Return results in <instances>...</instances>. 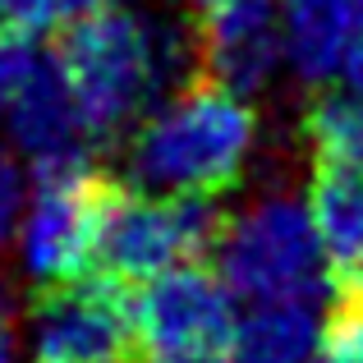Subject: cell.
Wrapping results in <instances>:
<instances>
[{
  "label": "cell",
  "instance_id": "obj_1",
  "mask_svg": "<svg viewBox=\"0 0 363 363\" xmlns=\"http://www.w3.org/2000/svg\"><path fill=\"white\" fill-rule=\"evenodd\" d=\"M198 60V33L143 5H97L65 23L60 65L92 138L111 143L129 133L170 88H179Z\"/></svg>",
  "mask_w": 363,
  "mask_h": 363
},
{
  "label": "cell",
  "instance_id": "obj_2",
  "mask_svg": "<svg viewBox=\"0 0 363 363\" xmlns=\"http://www.w3.org/2000/svg\"><path fill=\"white\" fill-rule=\"evenodd\" d=\"M257 138L262 129L248 92L216 79L179 83L129 129L124 175L157 194L216 198L244 179Z\"/></svg>",
  "mask_w": 363,
  "mask_h": 363
},
{
  "label": "cell",
  "instance_id": "obj_3",
  "mask_svg": "<svg viewBox=\"0 0 363 363\" xmlns=\"http://www.w3.org/2000/svg\"><path fill=\"white\" fill-rule=\"evenodd\" d=\"M216 272L240 303L313 299L331 303L336 267L322 244L313 203L294 189H267L248 198L216 230Z\"/></svg>",
  "mask_w": 363,
  "mask_h": 363
},
{
  "label": "cell",
  "instance_id": "obj_4",
  "mask_svg": "<svg viewBox=\"0 0 363 363\" xmlns=\"http://www.w3.org/2000/svg\"><path fill=\"white\" fill-rule=\"evenodd\" d=\"M106 198H111V189L101 184L92 161L33 170L28 203L18 212V230H14V244L9 248L18 257V272L37 290L79 281L97 262Z\"/></svg>",
  "mask_w": 363,
  "mask_h": 363
},
{
  "label": "cell",
  "instance_id": "obj_5",
  "mask_svg": "<svg viewBox=\"0 0 363 363\" xmlns=\"http://www.w3.org/2000/svg\"><path fill=\"white\" fill-rule=\"evenodd\" d=\"M216 207L212 198H184V194H157V189L129 184L124 194L106 198L101 212V240L97 262L111 281H147L170 267L198 262L216 244Z\"/></svg>",
  "mask_w": 363,
  "mask_h": 363
},
{
  "label": "cell",
  "instance_id": "obj_6",
  "mask_svg": "<svg viewBox=\"0 0 363 363\" xmlns=\"http://www.w3.org/2000/svg\"><path fill=\"white\" fill-rule=\"evenodd\" d=\"M129 308L138 345L166 359H221L240 318V299L230 294V285L203 262H184L138 281Z\"/></svg>",
  "mask_w": 363,
  "mask_h": 363
},
{
  "label": "cell",
  "instance_id": "obj_7",
  "mask_svg": "<svg viewBox=\"0 0 363 363\" xmlns=\"http://www.w3.org/2000/svg\"><path fill=\"white\" fill-rule=\"evenodd\" d=\"M133 308L111 281L46 285L23 322V363H129Z\"/></svg>",
  "mask_w": 363,
  "mask_h": 363
},
{
  "label": "cell",
  "instance_id": "obj_8",
  "mask_svg": "<svg viewBox=\"0 0 363 363\" xmlns=\"http://www.w3.org/2000/svg\"><path fill=\"white\" fill-rule=\"evenodd\" d=\"M198 65L207 79L240 92H262L285 74L281 0H240L198 14Z\"/></svg>",
  "mask_w": 363,
  "mask_h": 363
},
{
  "label": "cell",
  "instance_id": "obj_9",
  "mask_svg": "<svg viewBox=\"0 0 363 363\" xmlns=\"http://www.w3.org/2000/svg\"><path fill=\"white\" fill-rule=\"evenodd\" d=\"M0 133L14 143V152L33 170L79 166V161H92V147H97V138H92L88 120H83L79 101H74L60 65H55V55L23 88V97L0 116Z\"/></svg>",
  "mask_w": 363,
  "mask_h": 363
},
{
  "label": "cell",
  "instance_id": "obj_10",
  "mask_svg": "<svg viewBox=\"0 0 363 363\" xmlns=\"http://www.w3.org/2000/svg\"><path fill=\"white\" fill-rule=\"evenodd\" d=\"M327 336V303L276 299L240 303L235 331L225 340V363H313Z\"/></svg>",
  "mask_w": 363,
  "mask_h": 363
},
{
  "label": "cell",
  "instance_id": "obj_11",
  "mask_svg": "<svg viewBox=\"0 0 363 363\" xmlns=\"http://www.w3.org/2000/svg\"><path fill=\"white\" fill-rule=\"evenodd\" d=\"M354 5L359 0H281L285 74L299 88H327L340 79Z\"/></svg>",
  "mask_w": 363,
  "mask_h": 363
},
{
  "label": "cell",
  "instance_id": "obj_12",
  "mask_svg": "<svg viewBox=\"0 0 363 363\" xmlns=\"http://www.w3.org/2000/svg\"><path fill=\"white\" fill-rule=\"evenodd\" d=\"M308 203L336 281L363 294V166H313Z\"/></svg>",
  "mask_w": 363,
  "mask_h": 363
},
{
  "label": "cell",
  "instance_id": "obj_13",
  "mask_svg": "<svg viewBox=\"0 0 363 363\" xmlns=\"http://www.w3.org/2000/svg\"><path fill=\"white\" fill-rule=\"evenodd\" d=\"M313 166H363V92L340 88L313 101L303 120Z\"/></svg>",
  "mask_w": 363,
  "mask_h": 363
},
{
  "label": "cell",
  "instance_id": "obj_14",
  "mask_svg": "<svg viewBox=\"0 0 363 363\" xmlns=\"http://www.w3.org/2000/svg\"><path fill=\"white\" fill-rule=\"evenodd\" d=\"M51 65V51H42L33 33L18 28H0V116L23 97V88Z\"/></svg>",
  "mask_w": 363,
  "mask_h": 363
},
{
  "label": "cell",
  "instance_id": "obj_15",
  "mask_svg": "<svg viewBox=\"0 0 363 363\" xmlns=\"http://www.w3.org/2000/svg\"><path fill=\"white\" fill-rule=\"evenodd\" d=\"M74 14H83V0H0V23L33 37L65 28Z\"/></svg>",
  "mask_w": 363,
  "mask_h": 363
},
{
  "label": "cell",
  "instance_id": "obj_16",
  "mask_svg": "<svg viewBox=\"0 0 363 363\" xmlns=\"http://www.w3.org/2000/svg\"><path fill=\"white\" fill-rule=\"evenodd\" d=\"M28 203V175H23V157L14 152V143L0 133V253L14 244L18 230V212Z\"/></svg>",
  "mask_w": 363,
  "mask_h": 363
},
{
  "label": "cell",
  "instance_id": "obj_17",
  "mask_svg": "<svg viewBox=\"0 0 363 363\" xmlns=\"http://www.w3.org/2000/svg\"><path fill=\"white\" fill-rule=\"evenodd\" d=\"M313 363H363V294L327 322V336Z\"/></svg>",
  "mask_w": 363,
  "mask_h": 363
},
{
  "label": "cell",
  "instance_id": "obj_18",
  "mask_svg": "<svg viewBox=\"0 0 363 363\" xmlns=\"http://www.w3.org/2000/svg\"><path fill=\"white\" fill-rule=\"evenodd\" d=\"M340 88H354V92H363V0L354 5V23H350L345 60H340Z\"/></svg>",
  "mask_w": 363,
  "mask_h": 363
},
{
  "label": "cell",
  "instance_id": "obj_19",
  "mask_svg": "<svg viewBox=\"0 0 363 363\" xmlns=\"http://www.w3.org/2000/svg\"><path fill=\"white\" fill-rule=\"evenodd\" d=\"M0 363H23V327L5 285H0Z\"/></svg>",
  "mask_w": 363,
  "mask_h": 363
},
{
  "label": "cell",
  "instance_id": "obj_20",
  "mask_svg": "<svg viewBox=\"0 0 363 363\" xmlns=\"http://www.w3.org/2000/svg\"><path fill=\"white\" fill-rule=\"evenodd\" d=\"M189 5H194L198 14H207V9H221V5H240V0H189Z\"/></svg>",
  "mask_w": 363,
  "mask_h": 363
},
{
  "label": "cell",
  "instance_id": "obj_21",
  "mask_svg": "<svg viewBox=\"0 0 363 363\" xmlns=\"http://www.w3.org/2000/svg\"><path fill=\"white\" fill-rule=\"evenodd\" d=\"M143 363H216V359H166V354H147Z\"/></svg>",
  "mask_w": 363,
  "mask_h": 363
},
{
  "label": "cell",
  "instance_id": "obj_22",
  "mask_svg": "<svg viewBox=\"0 0 363 363\" xmlns=\"http://www.w3.org/2000/svg\"><path fill=\"white\" fill-rule=\"evenodd\" d=\"M97 5H147V0H83V9H97Z\"/></svg>",
  "mask_w": 363,
  "mask_h": 363
}]
</instances>
